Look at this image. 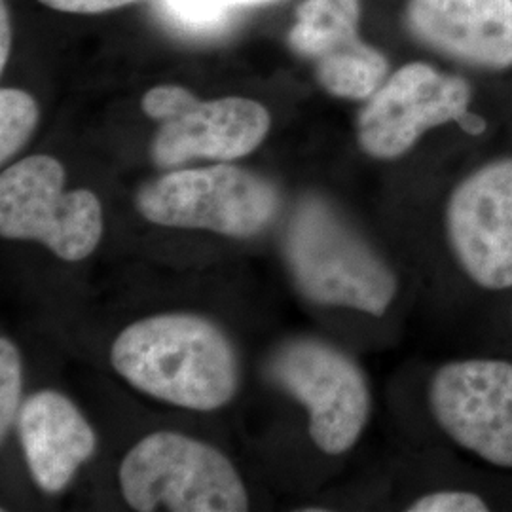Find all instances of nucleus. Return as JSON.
I'll return each mask as SVG.
<instances>
[{
  "label": "nucleus",
  "instance_id": "nucleus-5",
  "mask_svg": "<svg viewBox=\"0 0 512 512\" xmlns=\"http://www.w3.org/2000/svg\"><path fill=\"white\" fill-rule=\"evenodd\" d=\"M277 207L279 196L272 184L232 165L171 171L143 186L137 196L139 213L154 224L232 238L264 230Z\"/></svg>",
  "mask_w": 512,
  "mask_h": 512
},
{
  "label": "nucleus",
  "instance_id": "nucleus-15",
  "mask_svg": "<svg viewBox=\"0 0 512 512\" xmlns=\"http://www.w3.org/2000/svg\"><path fill=\"white\" fill-rule=\"evenodd\" d=\"M37 101L23 90L4 88L0 92V162L6 164L18 154L37 128Z\"/></svg>",
  "mask_w": 512,
  "mask_h": 512
},
{
  "label": "nucleus",
  "instance_id": "nucleus-14",
  "mask_svg": "<svg viewBox=\"0 0 512 512\" xmlns=\"http://www.w3.org/2000/svg\"><path fill=\"white\" fill-rule=\"evenodd\" d=\"M315 65L319 84L334 97L368 99L387 80V59L366 42H357L340 54L330 55Z\"/></svg>",
  "mask_w": 512,
  "mask_h": 512
},
{
  "label": "nucleus",
  "instance_id": "nucleus-21",
  "mask_svg": "<svg viewBox=\"0 0 512 512\" xmlns=\"http://www.w3.org/2000/svg\"><path fill=\"white\" fill-rule=\"evenodd\" d=\"M461 128L465 129V131H469V133H473V135H478V133H482L484 128H486V124H484V120L482 118H478V116H473V114H465L461 120L458 122Z\"/></svg>",
  "mask_w": 512,
  "mask_h": 512
},
{
  "label": "nucleus",
  "instance_id": "nucleus-6",
  "mask_svg": "<svg viewBox=\"0 0 512 512\" xmlns=\"http://www.w3.org/2000/svg\"><path fill=\"white\" fill-rule=\"evenodd\" d=\"M143 110L160 122L152 143V158L160 167L238 160L251 154L270 131V112L253 99L200 101L181 86L152 88L143 97Z\"/></svg>",
  "mask_w": 512,
  "mask_h": 512
},
{
  "label": "nucleus",
  "instance_id": "nucleus-3",
  "mask_svg": "<svg viewBox=\"0 0 512 512\" xmlns=\"http://www.w3.org/2000/svg\"><path fill=\"white\" fill-rule=\"evenodd\" d=\"M120 486L141 512H243L247 490L230 459L179 433H152L129 450Z\"/></svg>",
  "mask_w": 512,
  "mask_h": 512
},
{
  "label": "nucleus",
  "instance_id": "nucleus-13",
  "mask_svg": "<svg viewBox=\"0 0 512 512\" xmlns=\"http://www.w3.org/2000/svg\"><path fill=\"white\" fill-rule=\"evenodd\" d=\"M359 21V0H306L296 8L289 44L296 54L317 63L361 42Z\"/></svg>",
  "mask_w": 512,
  "mask_h": 512
},
{
  "label": "nucleus",
  "instance_id": "nucleus-17",
  "mask_svg": "<svg viewBox=\"0 0 512 512\" xmlns=\"http://www.w3.org/2000/svg\"><path fill=\"white\" fill-rule=\"evenodd\" d=\"M21 399V359L19 351L8 338L0 340V435L6 437L8 429L18 416Z\"/></svg>",
  "mask_w": 512,
  "mask_h": 512
},
{
  "label": "nucleus",
  "instance_id": "nucleus-20",
  "mask_svg": "<svg viewBox=\"0 0 512 512\" xmlns=\"http://www.w3.org/2000/svg\"><path fill=\"white\" fill-rule=\"evenodd\" d=\"M0 35H2V42H0V69L4 71V67L8 63V55H10V44H12L10 14H8V8H6L4 0L0 4Z\"/></svg>",
  "mask_w": 512,
  "mask_h": 512
},
{
  "label": "nucleus",
  "instance_id": "nucleus-1",
  "mask_svg": "<svg viewBox=\"0 0 512 512\" xmlns=\"http://www.w3.org/2000/svg\"><path fill=\"white\" fill-rule=\"evenodd\" d=\"M110 361L133 387L190 410H217L238 387L230 342L196 315L169 313L129 325L116 338Z\"/></svg>",
  "mask_w": 512,
  "mask_h": 512
},
{
  "label": "nucleus",
  "instance_id": "nucleus-19",
  "mask_svg": "<svg viewBox=\"0 0 512 512\" xmlns=\"http://www.w3.org/2000/svg\"><path fill=\"white\" fill-rule=\"evenodd\" d=\"M38 2L65 14H103V12L133 4L137 0H38Z\"/></svg>",
  "mask_w": 512,
  "mask_h": 512
},
{
  "label": "nucleus",
  "instance_id": "nucleus-4",
  "mask_svg": "<svg viewBox=\"0 0 512 512\" xmlns=\"http://www.w3.org/2000/svg\"><path fill=\"white\" fill-rule=\"evenodd\" d=\"M65 169L52 156H29L0 177V234L33 239L78 262L103 236V207L90 190L65 192Z\"/></svg>",
  "mask_w": 512,
  "mask_h": 512
},
{
  "label": "nucleus",
  "instance_id": "nucleus-12",
  "mask_svg": "<svg viewBox=\"0 0 512 512\" xmlns=\"http://www.w3.org/2000/svg\"><path fill=\"white\" fill-rule=\"evenodd\" d=\"M19 440L38 488L57 494L92 458L97 439L90 423L67 397L40 391L18 414Z\"/></svg>",
  "mask_w": 512,
  "mask_h": 512
},
{
  "label": "nucleus",
  "instance_id": "nucleus-8",
  "mask_svg": "<svg viewBox=\"0 0 512 512\" xmlns=\"http://www.w3.org/2000/svg\"><path fill=\"white\" fill-rule=\"evenodd\" d=\"M471 103V86L425 63H408L368 97L357 118V139L368 156L395 160L429 129L459 122Z\"/></svg>",
  "mask_w": 512,
  "mask_h": 512
},
{
  "label": "nucleus",
  "instance_id": "nucleus-10",
  "mask_svg": "<svg viewBox=\"0 0 512 512\" xmlns=\"http://www.w3.org/2000/svg\"><path fill=\"white\" fill-rule=\"evenodd\" d=\"M446 230L461 268L484 289L512 287V158L484 165L459 184Z\"/></svg>",
  "mask_w": 512,
  "mask_h": 512
},
{
  "label": "nucleus",
  "instance_id": "nucleus-16",
  "mask_svg": "<svg viewBox=\"0 0 512 512\" xmlns=\"http://www.w3.org/2000/svg\"><path fill=\"white\" fill-rule=\"evenodd\" d=\"M164 12L192 33H213L226 25L232 6L222 0H162Z\"/></svg>",
  "mask_w": 512,
  "mask_h": 512
},
{
  "label": "nucleus",
  "instance_id": "nucleus-18",
  "mask_svg": "<svg viewBox=\"0 0 512 512\" xmlns=\"http://www.w3.org/2000/svg\"><path fill=\"white\" fill-rule=\"evenodd\" d=\"M410 512H486L488 505L473 492H435L418 499Z\"/></svg>",
  "mask_w": 512,
  "mask_h": 512
},
{
  "label": "nucleus",
  "instance_id": "nucleus-11",
  "mask_svg": "<svg viewBox=\"0 0 512 512\" xmlns=\"http://www.w3.org/2000/svg\"><path fill=\"white\" fill-rule=\"evenodd\" d=\"M406 25L431 50L461 63L512 67V0H410Z\"/></svg>",
  "mask_w": 512,
  "mask_h": 512
},
{
  "label": "nucleus",
  "instance_id": "nucleus-2",
  "mask_svg": "<svg viewBox=\"0 0 512 512\" xmlns=\"http://www.w3.org/2000/svg\"><path fill=\"white\" fill-rule=\"evenodd\" d=\"M287 260L296 285L323 306L384 315L397 294V277L346 220L321 200H306L287 234Z\"/></svg>",
  "mask_w": 512,
  "mask_h": 512
},
{
  "label": "nucleus",
  "instance_id": "nucleus-22",
  "mask_svg": "<svg viewBox=\"0 0 512 512\" xmlns=\"http://www.w3.org/2000/svg\"><path fill=\"white\" fill-rule=\"evenodd\" d=\"M228 6H253V4H264V2H274V0H222Z\"/></svg>",
  "mask_w": 512,
  "mask_h": 512
},
{
  "label": "nucleus",
  "instance_id": "nucleus-7",
  "mask_svg": "<svg viewBox=\"0 0 512 512\" xmlns=\"http://www.w3.org/2000/svg\"><path fill=\"white\" fill-rule=\"evenodd\" d=\"M272 376L308 408L311 439L325 454L340 456L359 440L370 416V391L346 353L298 340L275 355Z\"/></svg>",
  "mask_w": 512,
  "mask_h": 512
},
{
  "label": "nucleus",
  "instance_id": "nucleus-9",
  "mask_svg": "<svg viewBox=\"0 0 512 512\" xmlns=\"http://www.w3.org/2000/svg\"><path fill=\"white\" fill-rule=\"evenodd\" d=\"M429 401L440 427L478 458L512 469V365L459 361L435 374Z\"/></svg>",
  "mask_w": 512,
  "mask_h": 512
}]
</instances>
